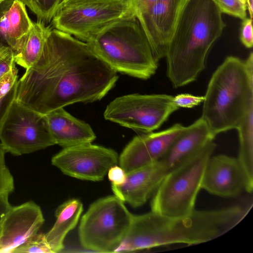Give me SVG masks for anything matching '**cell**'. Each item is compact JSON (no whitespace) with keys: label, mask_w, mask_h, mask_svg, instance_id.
I'll return each instance as SVG.
<instances>
[{"label":"cell","mask_w":253,"mask_h":253,"mask_svg":"<svg viewBox=\"0 0 253 253\" xmlns=\"http://www.w3.org/2000/svg\"><path fill=\"white\" fill-rule=\"evenodd\" d=\"M215 137L200 117L186 127L161 160L170 170L190 154L213 140Z\"/></svg>","instance_id":"cell-19"},{"label":"cell","mask_w":253,"mask_h":253,"mask_svg":"<svg viewBox=\"0 0 253 253\" xmlns=\"http://www.w3.org/2000/svg\"><path fill=\"white\" fill-rule=\"evenodd\" d=\"M0 229H1V223H0Z\"/></svg>","instance_id":"cell-35"},{"label":"cell","mask_w":253,"mask_h":253,"mask_svg":"<svg viewBox=\"0 0 253 253\" xmlns=\"http://www.w3.org/2000/svg\"><path fill=\"white\" fill-rule=\"evenodd\" d=\"M102 0H61L59 9L70 5Z\"/></svg>","instance_id":"cell-33"},{"label":"cell","mask_w":253,"mask_h":253,"mask_svg":"<svg viewBox=\"0 0 253 253\" xmlns=\"http://www.w3.org/2000/svg\"><path fill=\"white\" fill-rule=\"evenodd\" d=\"M118 161L115 151L91 143L63 148L51 159L52 164L64 174L93 181L103 179Z\"/></svg>","instance_id":"cell-11"},{"label":"cell","mask_w":253,"mask_h":253,"mask_svg":"<svg viewBox=\"0 0 253 253\" xmlns=\"http://www.w3.org/2000/svg\"><path fill=\"white\" fill-rule=\"evenodd\" d=\"M36 15L38 20L51 22L58 10L61 0H21Z\"/></svg>","instance_id":"cell-24"},{"label":"cell","mask_w":253,"mask_h":253,"mask_svg":"<svg viewBox=\"0 0 253 253\" xmlns=\"http://www.w3.org/2000/svg\"><path fill=\"white\" fill-rule=\"evenodd\" d=\"M52 27L46 26L38 20L33 22L30 30L23 39L18 50L14 53L15 64L26 70L34 65L40 59L45 43Z\"/></svg>","instance_id":"cell-22"},{"label":"cell","mask_w":253,"mask_h":253,"mask_svg":"<svg viewBox=\"0 0 253 253\" xmlns=\"http://www.w3.org/2000/svg\"><path fill=\"white\" fill-rule=\"evenodd\" d=\"M108 177L113 185H120L123 184L126 178V173L121 167L115 165L111 167L108 171Z\"/></svg>","instance_id":"cell-30"},{"label":"cell","mask_w":253,"mask_h":253,"mask_svg":"<svg viewBox=\"0 0 253 253\" xmlns=\"http://www.w3.org/2000/svg\"><path fill=\"white\" fill-rule=\"evenodd\" d=\"M247 9L249 11L250 18L253 19V0H246Z\"/></svg>","instance_id":"cell-34"},{"label":"cell","mask_w":253,"mask_h":253,"mask_svg":"<svg viewBox=\"0 0 253 253\" xmlns=\"http://www.w3.org/2000/svg\"><path fill=\"white\" fill-rule=\"evenodd\" d=\"M21 0L0 1V43L16 52L33 22Z\"/></svg>","instance_id":"cell-18"},{"label":"cell","mask_w":253,"mask_h":253,"mask_svg":"<svg viewBox=\"0 0 253 253\" xmlns=\"http://www.w3.org/2000/svg\"><path fill=\"white\" fill-rule=\"evenodd\" d=\"M221 12L239 18L247 17V6L246 0H214Z\"/></svg>","instance_id":"cell-27"},{"label":"cell","mask_w":253,"mask_h":253,"mask_svg":"<svg viewBox=\"0 0 253 253\" xmlns=\"http://www.w3.org/2000/svg\"><path fill=\"white\" fill-rule=\"evenodd\" d=\"M204 96L202 116L211 132L236 129L253 98V53L245 61L227 56L212 74Z\"/></svg>","instance_id":"cell-4"},{"label":"cell","mask_w":253,"mask_h":253,"mask_svg":"<svg viewBox=\"0 0 253 253\" xmlns=\"http://www.w3.org/2000/svg\"><path fill=\"white\" fill-rule=\"evenodd\" d=\"M44 221L41 208L33 201L12 206L1 222L0 253H11L37 234Z\"/></svg>","instance_id":"cell-14"},{"label":"cell","mask_w":253,"mask_h":253,"mask_svg":"<svg viewBox=\"0 0 253 253\" xmlns=\"http://www.w3.org/2000/svg\"><path fill=\"white\" fill-rule=\"evenodd\" d=\"M186 127L177 123L161 131L135 136L122 151L120 167L127 173L161 160Z\"/></svg>","instance_id":"cell-13"},{"label":"cell","mask_w":253,"mask_h":253,"mask_svg":"<svg viewBox=\"0 0 253 253\" xmlns=\"http://www.w3.org/2000/svg\"><path fill=\"white\" fill-rule=\"evenodd\" d=\"M85 42L99 58L117 72L147 80L158 69V62L133 13L103 27Z\"/></svg>","instance_id":"cell-5"},{"label":"cell","mask_w":253,"mask_h":253,"mask_svg":"<svg viewBox=\"0 0 253 253\" xmlns=\"http://www.w3.org/2000/svg\"><path fill=\"white\" fill-rule=\"evenodd\" d=\"M202 188L223 197L236 196L245 190L244 174L238 159L225 155L211 157L204 172Z\"/></svg>","instance_id":"cell-15"},{"label":"cell","mask_w":253,"mask_h":253,"mask_svg":"<svg viewBox=\"0 0 253 253\" xmlns=\"http://www.w3.org/2000/svg\"><path fill=\"white\" fill-rule=\"evenodd\" d=\"M83 211V204L77 199L69 200L57 209L55 222L45 234L46 241L53 253L63 250L64 239L77 225Z\"/></svg>","instance_id":"cell-20"},{"label":"cell","mask_w":253,"mask_h":253,"mask_svg":"<svg viewBox=\"0 0 253 253\" xmlns=\"http://www.w3.org/2000/svg\"><path fill=\"white\" fill-rule=\"evenodd\" d=\"M169 169L160 160L126 173L125 182L112 185L115 195L131 206L144 205L154 194Z\"/></svg>","instance_id":"cell-16"},{"label":"cell","mask_w":253,"mask_h":253,"mask_svg":"<svg viewBox=\"0 0 253 253\" xmlns=\"http://www.w3.org/2000/svg\"><path fill=\"white\" fill-rule=\"evenodd\" d=\"M204 96H196L189 93H181L173 97L175 105L179 108H191L204 101Z\"/></svg>","instance_id":"cell-28"},{"label":"cell","mask_w":253,"mask_h":253,"mask_svg":"<svg viewBox=\"0 0 253 253\" xmlns=\"http://www.w3.org/2000/svg\"><path fill=\"white\" fill-rule=\"evenodd\" d=\"M132 13V0L97 1L62 7L51 22L53 28L85 42L103 27Z\"/></svg>","instance_id":"cell-9"},{"label":"cell","mask_w":253,"mask_h":253,"mask_svg":"<svg viewBox=\"0 0 253 253\" xmlns=\"http://www.w3.org/2000/svg\"><path fill=\"white\" fill-rule=\"evenodd\" d=\"M0 141L6 153L29 154L55 144L44 116L15 100L0 127Z\"/></svg>","instance_id":"cell-10"},{"label":"cell","mask_w":253,"mask_h":253,"mask_svg":"<svg viewBox=\"0 0 253 253\" xmlns=\"http://www.w3.org/2000/svg\"><path fill=\"white\" fill-rule=\"evenodd\" d=\"M239 139V163L245 179V190L252 193L253 189V98L236 128Z\"/></svg>","instance_id":"cell-21"},{"label":"cell","mask_w":253,"mask_h":253,"mask_svg":"<svg viewBox=\"0 0 253 253\" xmlns=\"http://www.w3.org/2000/svg\"><path fill=\"white\" fill-rule=\"evenodd\" d=\"M53 253L45 239V234L37 233L16 248L11 253Z\"/></svg>","instance_id":"cell-25"},{"label":"cell","mask_w":253,"mask_h":253,"mask_svg":"<svg viewBox=\"0 0 253 253\" xmlns=\"http://www.w3.org/2000/svg\"><path fill=\"white\" fill-rule=\"evenodd\" d=\"M118 77L85 42L52 28L40 59L18 80L15 100L45 115L75 103L101 100Z\"/></svg>","instance_id":"cell-1"},{"label":"cell","mask_w":253,"mask_h":253,"mask_svg":"<svg viewBox=\"0 0 253 253\" xmlns=\"http://www.w3.org/2000/svg\"><path fill=\"white\" fill-rule=\"evenodd\" d=\"M251 208L252 206L248 208L235 206L221 210H195L191 214L183 217L168 216L152 211L132 214L127 232L115 252L209 242L236 226Z\"/></svg>","instance_id":"cell-2"},{"label":"cell","mask_w":253,"mask_h":253,"mask_svg":"<svg viewBox=\"0 0 253 253\" xmlns=\"http://www.w3.org/2000/svg\"><path fill=\"white\" fill-rule=\"evenodd\" d=\"M132 214L115 195L93 203L82 216L79 227L82 246L98 252H114L124 239Z\"/></svg>","instance_id":"cell-7"},{"label":"cell","mask_w":253,"mask_h":253,"mask_svg":"<svg viewBox=\"0 0 253 253\" xmlns=\"http://www.w3.org/2000/svg\"><path fill=\"white\" fill-rule=\"evenodd\" d=\"M225 26L214 0H185L165 57L167 75L174 88L196 80Z\"/></svg>","instance_id":"cell-3"},{"label":"cell","mask_w":253,"mask_h":253,"mask_svg":"<svg viewBox=\"0 0 253 253\" xmlns=\"http://www.w3.org/2000/svg\"><path fill=\"white\" fill-rule=\"evenodd\" d=\"M216 147L213 140L210 141L169 170L153 194L151 211L170 217L191 214L207 163Z\"/></svg>","instance_id":"cell-6"},{"label":"cell","mask_w":253,"mask_h":253,"mask_svg":"<svg viewBox=\"0 0 253 253\" xmlns=\"http://www.w3.org/2000/svg\"><path fill=\"white\" fill-rule=\"evenodd\" d=\"M8 195L0 196V223L12 206L8 201Z\"/></svg>","instance_id":"cell-31"},{"label":"cell","mask_w":253,"mask_h":253,"mask_svg":"<svg viewBox=\"0 0 253 253\" xmlns=\"http://www.w3.org/2000/svg\"><path fill=\"white\" fill-rule=\"evenodd\" d=\"M15 65L0 78V127L16 98L18 79Z\"/></svg>","instance_id":"cell-23"},{"label":"cell","mask_w":253,"mask_h":253,"mask_svg":"<svg viewBox=\"0 0 253 253\" xmlns=\"http://www.w3.org/2000/svg\"><path fill=\"white\" fill-rule=\"evenodd\" d=\"M252 19L246 17L243 20L240 38L242 44L247 48H251L253 45Z\"/></svg>","instance_id":"cell-29"},{"label":"cell","mask_w":253,"mask_h":253,"mask_svg":"<svg viewBox=\"0 0 253 253\" xmlns=\"http://www.w3.org/2000/svg\"><path fill=\"white\" fill-rule=\"evenodd\" d=\"M5 153L0 143V196L9 195L14 189L13 177L5 163Z\"/></svg>","instance_id":"cell-26"},{"label":"cell","mask_w":253,"mask_h":253,"mask_svg":"<svg viewBox=\"0 0 253 253\" xmlns=\"http://www.w3.org/2000/svg\"><path fill=\"white\" fill-rule=\"evenodd\" d=\"M55 144L63 148L91 143L96 135L91 126L67 112L64 108L44 115Z\"/></svg>","instance_id":"cell-17"},{"label":"cell","mask_w":253,"mask_h":253,"mask_svg":"<svg viewBox=\"0 0 253 253\" xmlns=\"http://www.w3.org/2000/svg\"><path fill=\"white\" fill-rule=\"evenodd\" d=\"M173 97L166 94L139 93L118 97L107 106L104 117L141 133L153 132L179 109L174 104Z\"/></svg>","instance_id":"cell-8"},{"label":"cell","mask_w":253,"mask_h":253,"mask_svg":"<svg viewBox=\"0 0 253 253\" xmlns=\"http://www.w3.org/2000/svg\"><path fill=\"white\" fill-rule=\"evenodd\" d=\"M157 0H132L134 14L150 5Z\"/></svg>","instance_id":"cell-32"},{"label":"cell","mask_w":253,"mask_h":253,"mask_svg":"<svg viewBox=\"0 0 253 253\" xmlns=\"http://www.w3.org/2000/svg\"><path fill=\"white\" fill-rule=\"evenodd\" d=\"M185 0H157L135 13L159 61L165 57L168 46Z\"/></svg>","instance_id":"cell-12"}]
</instances>
